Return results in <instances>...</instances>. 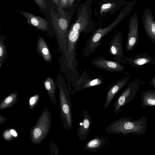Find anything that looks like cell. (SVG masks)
<instances>
[{
    "instance_id": "obj_2",
    "label": "cell",
    "mask_w": 155,
    "mask_h": 155,
    "mask_svg": "<svg viewBox=\"0 0 155 155\" xmlns=\"http://www.w3.org/2000/svg\"><path fill=\"white\" fill-rule=\"evenodd\" d=\"M57 81L59 90L61 116L65 129L68 131L72 126V108L70 92L64 79L59 76Z\"/></svg>"
},
{
    "instance_id": "obj_6",
    "label": "cell",
    "mask_w": 155,
    "mask_h": 155,
    "mask_svg": "<svg viewBox=\"0 0 155 155\" xmlns=\"http://www.w3.org/2000/svg\"><path fill=\"white\" fill-rule=\"evenodd\" d=\"M138 22L137 15L134 13L130 19L129 31L126 45L127 52L132 51L138 43L139 39Z\"/></svg>"
},
{
    "instance_id": "obj_3",
    "label": "cell",
    "mask_w": 155,
    "mask_h": 155,
    "mask_svg": "<svg viewBox=\"0 0 155 155\" xmlns=\"http://www.w3.org/2000/svg\"><path fill=\"white\" fill-rule=\"evenodd\" d=\"M53 8L50 9L51 22L56 32L60 46L65 57L67 52V38L68 23L67 20L61 15L59 7L58 13Z\"/></svg>"
},
{
    "instance_id": "obj_19",
    "label": "cell",
    "mask_w": 155,
    "mask_h": 155,
    "mask_svg": "<svg viewBox=\"0 0 155 155\" xmlns=\"http://www.w3.org/2000/svg\"><path fill=\"white\" fill-rule=\"evenodd\" d=\"M17 92L9 95L1 103L0 109H3L12 106L17 100Z\"/></svg>"
},
{
    "instance_id": "obj_15",
    "label": "cell",
    "mask_w": 155,
    "mask_h": 155,
    "mask_svg": "<svg viewBox=\"0 0 155 155\" xmlns=\"http://www.w3.org/2000/svg\"><path fill=\"white\" fill-rule=\"evenodd\" d=\"M19 13L27 19L26 22L31 25L43 31L48 29V23L45 19L29 12L20 11Z\"/></svg>"
},
{
    "instance_id": "obj_12",
    "label": "cell",
    "mask_w": 155,
    "mask_h": 155,
    "mask_svg": "<svg viewBox=\"0 0 155 155\" xmlns=\"http://www.w3.org/2000/svg\"><path fill=\"white\" fill-rule=\"evenodd\" d=\"M142 19L147 35L152 42L155 43V20L149 8H146L144 10Z\"/></svg>"
},
{
    "instance_id": "obj_5",
    "label": "cell",
    "mask_w": 155,
    "mask_h": 155,
    "mask_svg": "<svg viewBox=\"0 0 155 155\" xmlns=\"http://www.w3.org/2000/svg\"><path fill=\"white\" fill-rule=\"evenodd\" d=\"M51 121L49 111L45 109L31 131V138L33 143H41L46 136L50 128Z\"/></svg>"
},
{
    "instance_id": "obj_28",
    "label": "cell",
    "mask_w": 155,
    "mask_h": 155,
    "mask_svg": "<svg viewBox=\"0 0 155 155\" xmlns=\"http://www.w3.org/2000/svg\"><path fill=\"white\" fill-rule=\"evenodd\" d=\"M150 0H147V2H149Z\"/></svg>"
},
{
    "instance_id": "obj_11",
    "label": "cell",
    "mask_w": 155,
    "mask_h": 155,
    "mask_svg": "<svg viewBox=\"0 0 155 155\" xmlns=\"http://www.w3.org/2000/svg\"><path fill=\"white\" fill-rule=\"evenodd\" d=\"M123 64L133 68H139L147 64H154V59L147 53H142L131 57H125L122 61Z\"/></svg>"
},
{
    "instance_id": "obj_7",
    "label": "cell",
    "mask_w": 155,
    "mask_h": 155,
    "mask_svg": "<svg viewBox=\"0 0 155 155\" xmlns=\"http://www.w3.org/2000/svg\"><path fill=\"white\" fill-rule=\"evenodd\" d=\"M104 81V77L100 75L96 78L90 77L86 70H84L75 85L72 92L82 91L92 87L99 85Z\"/></svg>"
},
{
    "instance_id": "obj_23",
    "label": "cell",
    "mask_w": 155,
    "mask_h": 155,
    "mask_svg": "<svg viewBox=\"0 0 155 155\" xmlns=\"http://www.w3.org/2000/svg\"><path fill=\"white\" fill-rule=\"evenodd\" d=\"M4 138L7 140H10L13 138L12 135L11 134L10 130L5 131L3 134Z\"/></svg>"
},
{
    "instance_id": "obj_21",
    "label": "cell",
    "mask_w": 155,
    "mask_h": 155,
    "mask_svg": "<svg viewBox=\"0 0 155 155\" xmlns=\"http://www.w3.org/2000/svg\"><path fill=\"white\" fill-rule=\"evenodd\" d=\"M41 10H45L47 8L46 0H33Z\"/></svg>"
},
{
    "instance_id": "obj_22",
    "label": "cell",
    "mask_w": 155,
    "mask_h": 155,
    "mask_svg": "<svg viewBox=\"0 0 155 155\" xmlns=\"http://www.w3.org/2000/svg\"><path fill=\"white\" fill-rule=\"evenodd\" d=\"M39 98V95L36 94L31 97L29 101V105L31 108L33 107L36 104Z\"/></svg>"
},
{
    "instance_id": "obj_10",
    "label": "cell",
    "mask_w": 155,
    "mask_h": 155,
    "mask_svg": "<svg viewBox=\"0 0 155 155\" xmlns=\"http://www.w3.org/2000/svg\"><path fill=\"white\" fill-rule=\"evenodd\" d=\"M110 145L107 138L98 135L88 141L83 148L89 152L99 153L107 150Z\"/></svg>"
},
{
    "instance_id": "obj_24",
    "label": "cell",
    "mask_w": 155,
    "mask_h": 155,
    "mask_svg": "<svg viewBox=\"0 0 155 155\" xmlns=\"http://www.w3.org/2000/svg\"><path fill=\"white\" fill-rule=\"evenodd\" d=\"M149 84L150 85L155 87V76L151 78Z\"/></svg>"
},
{
    "instance_id": "obj_8",
    "label": "cell",
    "mask_w": 155,
    "mask_h": 155,
    "mask_svg": "<svg viewBox=\"0 0 155 155\" xmlns=\"http://www.w3.org/2000/svg\"><path fill=\"white\" fill-rule=\"evenodd\" d=\"M91 63L96 68L110 72H123L125 68L124 66L120 64V62L101 57L94 59Z\"/></svg>"
},
{
    "instance_id": "obj_13",
    "label": "cell",
    "mask_w": 155,
    "mask_h": 155,
    "mask_svg": "<svg viewBox=\"0 0 155 155\" xmlns=\"http://www.w3.org/2000/svg\"><path fill=\"white\" fill-rule=\"evenodd\" d=\"M131 77V75L124 77L117 81L110 87L107 92L105 102L103 106L104 109L109 106L114 97L127 85Z\"/></svg>"
},
{
    "instance_id": "obj_1",
    "label": "cell",
    "mask_w": 155,
    "mask_h": 155,
    "mask_svg": "<svg viewBox=\"0 0 155 155\" xmlns=\"http://www.w3.org/2000/svg\"><path fill=\"white\" fill-rule=\"evenodd\" d=\"M147 126V120L145 116L135 120L130 117H122L112 122L105 131L110 134H121L125 136L129 134L144 136Z\"/></svg>"
},
{
    "instance_id": "obj_27",
    "label": "cell",
    "mask_w": 155,
    "mask_h": 155,
    "mask_svg": "<svg viewBox=\"0 0 155 155\" xmlns=\"http://www.w3.org/2000/svg\"><path fill=\"white\" fill-rule=\"evenodd\" d=\"M10 132L13 136L16 137L17 136V134L15 130L12 129H11L10 130Z\"/></svg>"
},
{
    "instance_id": "obj_25",
    "label": "cell",
    "mask_w": 155,
    "mask_h": 155,
    "mask_svg": "<svg viewBox=\"0 0 155 155\" xmlns=\"http://www.w3.org/2000/svg\"><path fill=\"white\" fill-rule=\"evenodd\" d=\"M111 7V4L107 3L101 6V8L104 9H107L110 8Z\"/></svg>"
},
{
    "instance_id": "obj_20",
    "label": "cell",
    "mask_w": 155,
    "mask_h": 155,
    "mask_svg": "<svg viewBox=\"0 0 155 155\" xmlns=\"http://www.w3.org/2000/svg\"><path fill=\"white\" fill-rule=\"evenodd\" d=\"M5 38V36L0 35V67L1 68L3 63L6 59L7 52L6 47L5 45L4 41Z\"/></svg>"
},
{
    "instance_id": "obj_4",
    "label": "cell",
    "mask_w": 155,
    "mask_h": 155,
    "mask_svg": "<svg viewBox=\"0 0 155 155\" xmlns=\"http://www.w3.org/2000/svg\"><path fill=\"white\" fill-rule=\"evenodd\" d=\"M143 83L140 79L136 78L129 83L113 104L115 114L121 112L122 107L133 100L140 87Z\"/></svg>"
},
{
    "instance_id": "obj_26",
    "label": "cell",
    "mask_w": 155,
    "mask_h": 155,
    "mask_svg": "<svg viewBox=\"0 0 155 155\" xmlns=\"http://www.w3.org/2000/svg\"><path fill=\"white\" fill-rule=\"evenodd\" d=\"M54 4L57 7H59L61 0H52Z\"/></svg>"
},
{
    "instance_id": "obj_18",
    "label": "cell",
    "mask_w": 155,
    "mask_h": 155,
    "mask_svg": "<svg viewBox=\"0 0 155 155\" xmlns=\"http://www.w3.org/2000/svg\"><path fill=\"white\" fill-rule=\"evenodd\" d=\"M44 84L53 104H56V100L55 96V86L53 80L48 77L44 81Z\"/></svg>"
},
{
    "instance_id": "obj_9",
    "label": "cell",
    "mask_w": 155,
    "mask_h": 155,
    "mask_svg": "<svg viewBox=\"0 0 155 155\" xmlns=\"http://www.w3.org/2000/svg\"><path fill=\"white\" fill-rule=\"evenodd\" d=\"M123 37L122 34L118 33L111 39L109 44V52L114 60L121 62L125 57L122 47Z\"/></svg>"
},
{
    "instance_id": "obj_16",
    "label": "cell",
    "mask_w": 155,
    "mask_h": 155,
    "mask_svg": "<svg viewBox=\"0 0 155 155\" xmlns=\"http://www.w3.org/2000/svg\"><path fill=\"white\" fill-rule=\"evenodd\" d=\"M140 97L143 107L155 106V90H143L142 92Z\"/></svg>"
},
{
    "instance_id": "obj_17",
    "label": "cell",
    "mask_w": 155,
    "mask_h": 155,
    "mask_svg": "<svg viewBox=\"0 0 155 155\" xmlns=\"http://www.w3.org/2000/svg\"><path fill=\"white\" fill-rule=\"evenodd\" d=\"M37 48L40 54L45 61L49 62L51 60L52 56L48 47L41 37L38 38Z\"/></svg>"
},
{
    "instance_id": "obj_14",
    "label": "cell",
    "mask_w": 155,
    "mask_h": 155,
    "mask_svg": "<svg viewBox=\"0 0 155 155\" xmlns=\"http://www.w3.org/2000/svg\"><path fill=\"white\" fill-rule=\"evenodd\" d=\"M83 118L79 123L77 130V136L80 141L84 140L90 134V128L93 122L88 111L84 110Z\"/></svg>"
}]
</instances>
